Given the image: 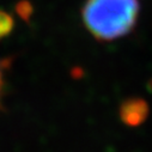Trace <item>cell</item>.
<instances>
[{
  "instance_id": "cell-1",
  "label": "cell",
  "mask_w": 152,
  "mask_h": 152,
  "mask_svg": "<svg viewBox=\"0 0 152 152\" xmlns=\"http://www.w3.org/2000/svg\"><path fill=\"white\" fill-rule=\"evenodd\" d=\"M139 13V0H85L82 9L84 26L101 42L128 35L137 25Z\"/></svg>"
},
{
  "instance_id": "cell-5",
  "label": "cell",
  "mask_w": 152,
  "mask_h": 152,
  "mask_svg": "<svg viewBox=\"0 0 152 152\" xmlns=\"http://www.w3.org/2000/svg\"><path fill=\"white\" fill-rule=\"evenodd\" d=\"M147 89H148V91L150 92H152V78L148 80V83H147Z\"/></svg>"
},
{
  "instance_id": "cell-3",
  "label": "cell",
  "mask_w": 152,
  "mask_h": 152,
  "mask_svg": "<svg viewBox=\"0 0 152 152\" xmlns=\"http://www.w3.org/2000/svg\"><path fill=\"white\" fill-rule=\"evenodd\" d=\"M13 29H15L13 17L9 12L0 10V40H3L9 35H11Z\"/></svg>"
},
{
  "instance_id": "cell-4",
  "label": "cell",
  "mask_w": 152,
  "mask_h": 152,
  "mask_svg": "<svg viewBox=\"0 0 152 152\" xmlns=\"http://www.w3.org/2000/svg\"><path fill=\"white\" fill-rule=\"evenodd\" d=\"M4 62L0 61V107H1V92L4 88Z\"/></svg>"
},
{
  "instance_id": "cell-2",
  "label": "cell",
  "mask_w": 152,
  "mask_h": 152,
  "mask_svg": "<svg viewBox=\"0 0 152 152\" xmlns=\"http://www.w3.org/2000/svg\"><path fill=\"white\" fill-rule=\"evenodd\" d=\"M119 115L122 124L128 127L141 126L150 115L148 103L140 97H131L120 104Z\"/></svg>"
}]
</instances>
